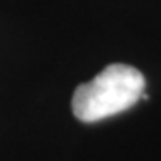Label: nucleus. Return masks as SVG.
I'll return each mask as SVG.
<instances>
[{
	"instance_id": "obj_1",
	"label": "nucleus",
	"mask_w": 161,
	"mask_h": 161,
	"mask_svg": "<svg viewBox=\"0 0 161 161\" xmlns=\"http://www.w3.org/2000/svg\"><path fill=\"white\" fill-rule=\"evenodd\" d=\"M143 91L142 72L133 66L115 63L74 91L72 112L80 122H99L133 107L142 99Z\"/></svg>"
}]
</instances>
